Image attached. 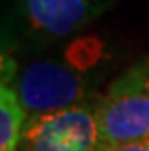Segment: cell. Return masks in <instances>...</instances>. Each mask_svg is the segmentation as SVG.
Masks as SVG:
<instances>
[{
	"label": "cell",
	"instance_id": "6da1fadb",
	"mask_svg": "<svg viewBox=\"0 0 149 151\" xmlns=\"http://www.w3.org/2000/svg\"><path fill=\"white\" fill-rule=\"evenodd\" d=\"M93 76L66 60H35L23 66L14 81L27 114L60 111L91 101Z\"/></svg>",
	"mask_w": 149,
	"mask_h": 151
},
{
	"label": "cell",
	"instance_id": "7a4b0ae2",
	"mask_svg": "<svg viewBox=\"0 0 149 151\" xmlns=\"http://www.w3.org/2000/svg\"><path fill=\"white\" fill-rule=\"evenodd\" d=\"M97 99L60 111L27 116L19 151H101Z\"/></svg>",
	"mask_w": 149,
	"mask_h": 151
},
{
	"label": "cell",
	"instance_id": "3957f363",
	"mask_svg": "<svg viewBox=\"0 0 149 151\" xmlns=\"http://www.w3.org/2000/svg\"><path fill=\"white\" fill-rule=\"evenodd\" d=\"M97 120L105 147L149 139V89L120 74L97 99Z\"/></svg>",
	"mask_w": 149,
	"mask_h": 151
},
{
	"label": "cell",
	"instance_id": "277c9868",
	"mask_svg": "<svg viewBox=\"0 0 149 151\" xmlns=\"http://www.w3.org/2000/svg\"><path fill=\"white\" fill-rule=\"evenodd\" d=\"M116 0H16V12L35 39L56 41L91 25Z\"/></svg>",
	"mask_w": 149,
	"mask_h": 151
},
{
	"label": "cell",
	"instance_id": "5b68a950",
	"mask_svg": "<svg viewBox=\"0 0 149 151\" xmlns=\"http://www.w3.org/2000/svg\"><path fill=\"white\" fill-rule=\"evenodd\" d=\"M27 116L16 85L0 83V151H18Z\"/></svg>",
	"mask_w": 149,
	"mask_h": 151
},
{
	"label": "cell",
	"instance_id": "8992f818",
	"mask_svg": "<svg viewBox=\"0 0 149 151\" xmlns=\"http://www.w3.org/2000/svg\"><path fill=\"white\" fill-rule=\"evenodd\" d=\"M122 76L128 78L130 81H134V83L149 89V56L141 58L140 62H136V64H132Z\"/></svg>",
	"mask_w": 149,
	"mask_h": 151
},
{
	"label": "cell",
	"instance_id": "52a82bcc",
	"mask_svg": "<svg viewBox=\"0 0 149 151\" xmlns=\"http://www.w3.org/2000/svg\"><path fill=\"white\" fill-rule=\"evenodd\" d=\"M105 151H149V139L143 142H134V143H122V145H110L103 147Z\"/></svg>",
	"mask_w": 149,
	"mask_h": 151
},
{
	"label": "cell",
	"instance_id": "ba28073f",
	"mask_svg": "<svg viewBox=\"0 0 149 151\" xmlns=\"http://www.w3.org/2000/svg\"><path fill=\"white\" fill-rule=\"evenodd\" d=\"M18 151H19V149H18Z\"/></svg>",
	"mask_w": 149,
	"mask_h": 151
}]
</instances>
